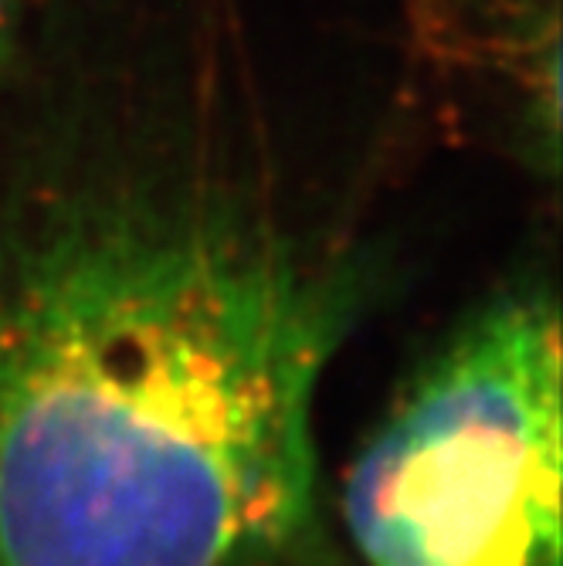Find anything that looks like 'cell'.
<instances>
[{
  "mask_svg": "<svg viewBox=\"0 0 563 566\" xmlns=\"http://www.w3.org/2000/svg\"><path fill=\"white\" fill-rule=\"evenodd\" d=\"M361 275L259 203L113 180L0 221V566H295Z\"/></svg>",
  "mask_w": 563,
  "mask_h": 566,
  "instance_id": "1",
  "label": "cell"
},
{
  "mask_svg": "<svg viewBox=\"0 0 563 566\" xmlns=\"http://www.w3.org/2000/svg\"><path fill=\"white\" fill-rule=\"evenodd\" d=\"M560 308L513 289L400 387L343 475L367 566H563Z\"/></svg>",
  "mask_w": 563,
  "mask_h": 566,
  "instance_id": "2",
  "label": "cell"
},
{
  "mask_svg": "<svg viewBox=\"0 0 563 566\" xmlns=\"http://www.w3.org/2000/svg\"><path fill=\"white\" fill-rule=\"evenodd\" d=\"M11 28H14V0H0V65L8 62Z\"/></svg>",
  "mask_w": 563,
  "mask_h": 566,
  "instance_id": "3",
  "label": "cell"
}]
</instances>
